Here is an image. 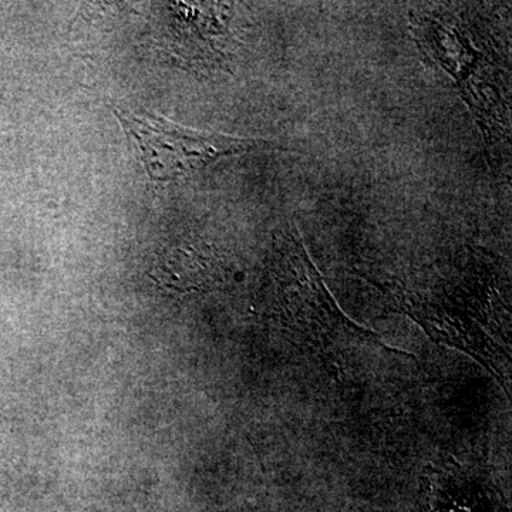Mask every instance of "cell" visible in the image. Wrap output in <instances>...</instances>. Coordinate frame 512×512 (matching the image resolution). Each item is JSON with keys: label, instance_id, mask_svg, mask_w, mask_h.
<instances>
[{"label": "cell", "instance_id": "6da1fadb", "mask_svg": "<svg viewBox=\"0 0 512 512\" xmlns=\"http://www.w3.org/2000/svg\"><path fill=\"white\" fill-rule=\"evenodd\" d=\"M268 279V318L295 348L330 360L359 352L409 355L345 315L293 224L275 234Z\"/></svg>", "mask_w": 512, "mask_h": 512}, {"label": "cell", "instance_id": "7a4b0ae2", "mask_svg": "<svg viewBox=\"0 0 512 512\" xmlns=\"http://www.w3.org/2000/svg\"><path fill=\"white\" fill-rule=\"evenodd\" d=\"M372 282L431 339L473 356L510 393L507 315L491 281L476 274L464 275L463 281L437 284L426 291L409 288L394 278H373Z\"/></svg>", "mask_w": 512, "mask_h": 512}, {"label": "cell", "instance_id": "3957f363", "mask_svg": "<svg viewBox=\"0 0 512 512\" xmlns=\"http://www.w3.org/2000/svg\"><path fill=\"white\" fill-rule=\"evenodd\" d=\"M410 23L420 52L453 77L488 151L510 146V66L493 37L444 8L413 9Z\"/></svg>", "mask_w": 512, "mask_h": 512}, {"label": "cell", "instance_id": "277c9868", "mask_svg": "<svg viewBox=\"0 0 512 512\" xmlns=\"http://www.w3.org/2000/svg\"><path fill=\"white\" fill-rule=\"evenodd\" d=\"M111 111L133 141L148 177L160 184L191 177L232 154L276 147L274 141L262 138L192 130L163 116L126 110L116 104H111Z\"/></svg>", "mask_w": 512, "mask_h": 512}]
</instances>
